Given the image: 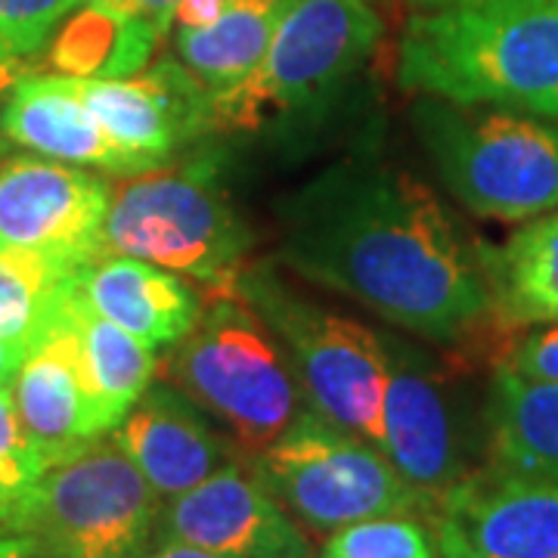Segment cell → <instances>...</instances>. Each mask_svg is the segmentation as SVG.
Masks as SVG:
<instances>
[{"label":"cell","mask_w":558,"mask_h":558,"mask_svg":"<svg viewBox=\"0 0 558 558\" xmlns=\"http://www.w3.org/2000/svg\"><path fill=\"white\" fill-rule=\"evenodd\" d=\"M487 252L428 183L369 156L326 168L279 205L282 267L438 348L506 329Z\"/></svg>","instance_id":"1"},{"label":"cell","mask_w":558,"mask_h":558,"mask_svg":"<svg viewBox=\"0 0 558 558\" xmlns=\"http://www.w3.org/2000/svg\"><path fill=\"white\" fill-rule=\"evenodd\" d=\"M398 84L558 121V0H478L407 22Z\"/></svg>","instance_id":"2"},{"label":"cell","mask_w":558,"mask_h":558,"mask_svg":"<svg viewBox=\"0 0 558 558\" xmlns=\"http://www.w3.org/2000/svg\"><path fill=\"white\" fill-rule=\"evenodd\" d=\"M252 230L230 199L215 153L112 183L102 258L124 255L199 282L202 299L240 295Z\"/></svg>","instance_id":"3"},{"label":"cell","mask_w":558,"mask_h":558,"mask_svg":"<svg viewBox=\"0 0 558 558\" xmlns=\"http://www.w3.org/2000/svg\"><path fill=\"white\" fill-rule=\"evenodd\" d=\"M159 369L218 422L245 462L307 410L282 341L242 295L202 299V317Z\"/></svg>","instance_id":"4"},{"label":"cell","mask_w":558,"mask_h":558,"mask_svg":"<svg viewBox=\"0 0 558 558\" xmlns=\"http://www.w3.org/2000/svg\"><path fill=\"white\" fill-rule=\"evenodd\" d=\"M413 131L444 190L472 215L502 223L558 208V121L422 97Z\"/></svg>","instance_id":"5"},{"label":"cell","mask_w":558,"mask_h":558,"mask_svg":"<svg viewBox=\"0 0 558 558\" xmlns=\"http://www.w3.org/2000/svg\"><path fill=\"white\" fill-rule=\"evenodd\" d=\"M379 40L381 20L366 0H299L279 22L264 60L236 84L211 90L215 131L258 134L319 116Z\"/></svg>","instance_id":"6"},{"label":"cell","mask_w":558,"mask_h":558,"mask_svg":"<svg viewBox=\"0 0 558 558\" xmlns=\"http://www.w3.org/2000/svg\"><path fill=\"white\" fill-rule=\"evenodd\" d=\"M236 292L282 341L307 407L381 450V332L307 299L274 260H252Z\"/></svg>","instance_id":"7"},{"label":"cell","mask_w":558,"mask_h":558,"mask_svg":"<svg viewBox=\"0 0 558 558\" xmlns=\"http://www.w3.org/2000/svg\"><path fill=\"white\" fill-rule=\"evenodd\" d=\"M248 469L301 527L319 534L385 515L428 519L435 512V502L403 478L376 444L332 425L311 407L282 438L248 459Z\"/></svg>","instance_id":"8"},{"label":"cell","mask_w":558,"mask_h":558,"mask_svg":"<svg viewBox=\"0 0 558 558\" xmlns=\"http://www.w3.org/2000/svg\"><path fill=\"white\" fill-rule=\"evenodd\" d=\"M159 515L153 484L102 438L32 484L20 543L35 558H146Z\"/></svg>","instance_id":"9"},{"label":"cell","mask_w":558,"mask_h":558,"mask_svg":"<svg viewBox=\"0 0 558 558\" xmlns=\"http://www.w3.org/2000/svg\"><path fill=\"white\" fill-rule=\"evenodd\" d=\"M385 400L381 453L403 478L432 499L469 475L457 403L459 369L398 332H381Z\"/></svg>","instance_id":"10"},{"label":"cell","mask_w":558,"mask_h":558,"mask_svg":"<svg viewBox=\"0 0 558 558\" xmlns=\"http://www.w3.org/2000/svg\"><path fill=\"white\" fill-rule=\"evenodd\" d=\"M112 183L78 165L10 159L0 165V252L25 255L62 277L102 258Z\"/></svg>","instance_id":"11"},{"label":"cell","mask_w":558,"mask_h":558,"mask_svg":"<svg viewBox=\"0 0 558 558\" xmlns=\"http://www.w3.org/2000/svg\"><path fill=\"white\" fill-rule=\"evenodd\" d=\"M440 556L558 558V484L494 465L469 472L428 515Z\"/></svg>","instance_id":"12"},{"label":"cell","mask_w":558,"mask_h":558,"mask_svg":"<svg viewBox=\"0 0 558 558\" xmlns=\"http://www.w3.org/2000/svg\"><path fill=\"white\" fill-rule=\"evenodd\" d=\"M84 102L124 153L153 171L215 131L211 87L180 60H161L137 78H81Z\"/></svg>","instance_id":"13"},{"label":"cell","mask_w":558,"mask_h":558,"mask_svg":"<svg viewBox=\"0 0 558 558\" xmlns=\"http://www.w3.org/2000/svg\"><path fill=\"white\" fill-rule=\"evenodd\" d=\"M227 558H307L311 539L255 472L233 462L161 502L159 534Z\"/></svg>","instance_id":"14"},{"label":"cell","mask_w":558,"mask_h":558,"mask_svg":"<svg viewBox=\"0 0 558 558\" xmlns=\"http://www.w3.org/2000/svg\"><path fill=\"white\" fill-rule=\"evenodd\" d=\"M109 438L153 484L161 502L242 462L233 440L218 432V422L171 381H153Z\"/></svg>","instance_id":"15"},{"label":"cell","mask_w":558,"mask_h":558,"mask_svg":"<svg viewBox=\"0 0 558 558\" xmlns=\"http://www.w3.org/2000/svg\"><path fill=\"white\" fill-rule=\"evenodd\" d=\"M0 128L13 146L38 153L44 159L100 168L116 178L146 171L102 131L84 102L81 78L75 75L25 72L0 106Z\"/></svg>","instance_id":"16"},{"label":"cell","mask_w":558,"mask_h":558,"mask_svg":"<svg viewBox=\"0 0 558 558\" xmlns=\"http://www.w3.org/2000/svg\"><path fill=\"white\" fill-rule=\"evenodd\" d=\"M10 391L22 432L44 472L84 453L90 444L109 438L81 381L72 341L57 323L38 348H32L28 357L22 360Z\"/></svg>","instance_id":"17"},{"label":"cell","mask_w":558,"mask_h":558,"mask_svg":"<svg viewBox=\"0 0 558 558\" xmlns=\"http://www.w3.org/2000/svg\"><path fill=\"white\" fill-rule=\"evenodd\" d=\"M78 277V274H75ZM75 277L62 289L53 323L72 341L81 381L94 403L106 435H112L121 418L134 410L146 388L156 381L159 360L156 348L121 329L119 323L102 317L90 301L81 295Z\"/></svg>","instance_id":"18"},{"label":"cell","mask_w":558,"mask_h":558,"mask_svg":"<svg viewBox=\"0 0 558 558\" xmlns=\"http://www.w3.org/2000/svg\"><path fill=\"white\" fill-rule=\"evenodd\" d=\"M81 295L149 348H171L202 317V292L159 264L124 255L94 260L78 277Z\"/></svg>","instance_id":"19"},{"label":"cell","mask_w":558,"mask_h":558,"mask_svg":"<svg viewBox=\"0 0 558 558\" xmlns=\"http://www.w3.org/2000/svg\"><path fill=\"white\" fill-rule=\"evenodd\" d=\"M487 465L558 484V381L499 363L484 400Z\"/></svg>","instance_id":"20"},{"label":"cell","mask_w":558,"mask_h":558,"mask_svg":"<svg viewBox=\"0 0 558 558\" xmlns=\"http://www.w3.org/2000/svg\"><path fill=\"white\" fill-rule=\"evenodd\" d=\"M494 307L506 329L558 326V208L487 252Z\"/></svg>","instance_id":"21"},{"label":"cell","mask_w":558,"mask_h":558,"mask_svg":"<svg viewBox=\"0 0 558 558\" xmlns=\"http://www.w3.org/2000/svg\"><path fill=\"white\" fill-rule=\"evenodd\" d=\"M299 0H223L205 28H178V57L196 78L220 90L245 78L267 53L282 16Z\"/></svg>","instance_id":"22"},{"label":"cell","mask_w":558,"mask_h":558,"mask_svg":"<svg viewBox=\"0 0 558 558\" xmlns=\"http://www.w3.org/2000/svg\"><path fill=\"white\" fill-rule=\"evenodd\" d=\"M159 40L149 22L90 3L50 44V62L75 78H131L143 72Z\"/></svg>","instance_id":"23"},{"label":"cell","mask_w":558,"mask_h":558,"mask_svg":"<svg viewBox=\"0 0 558 558\" xmlns=\"http://www.w3.org/2000/svg\"><path fill=\"white\" fill-rule=\"evenodd\" d=\"M69 279L35 258L0 252V339L38 348Z\"/></svg>","instance_id":"24"},{"label":"cell","mask_w":558,"mask_h":558,"mask_svg":"<svg viewBox=\"0 0 558 558\" xmlns=\"http://www.w3.org/2000/svg\"><path fill=\"white\" fill-rule=\"evenodd\" d=\"M323 558H438V543L413 515H385L336 531Z\"/></svg>","instance_id":"25"},{"label":"cell","mask_w":558,"mask_h":558,"mask_svg":"<svg viewBox=\"0 0 558 558\" xmlns=\"http://www.w3.org/2000/svg\"><path fill=\"white\" fill-rule=\"evenodd\" d=\"M78 0H0V60H32Z\"/></svg>","instance_id":"26"},{"label":"cell","mask_w":558,"mask_h":558,"mask_svg":"<svg viewBox=\"0 0 558 558\" xmlns=\"http://www.w3.org/2000/svg\"><path fill=\"white\" fill-rule=\"evenodd\" d=\"M0 475L22 490H28L44 475V465L22 432L13 391L7 385H0Z\"/></svg>","instance_id":"27"},{"label":"cell","mask_w":558,"mask_h":558,"mask_svg":"<svg viewBox=\"0 0 558 558\" xmlns=\"http://www.w3.org/2000/svg\"><path fill=\"white\" fill-rule=\"evenodd\" d=\"M502 363L521 376L558 381V326L537 329L521 341H512L502 354Z\"/></svg>","instance_id":"28"},{"label":"cell","mask_w":558,"mask_h":558,"mask_svg":"<svg viewBox=\"0 0 558 558\" xmlns=\"http://www.w3.org/2000/svg\"><path fill=\"white\" fill-rule=\"evenodd\" d=\"M32 490V487H28ZM28 490L13 487L0 475V539H20L28 509Z\"/></svg>","instance_id":"29"},{"label":"cell","mask_w":558,"mask_h":558,"mask_svg":"<svg viewBox=\"0 0 558 558\" xmlns=\"http://www.w3.org/2000/svg\"><path fill=\"white\" fill-rule=\"evenodd\" d=\"M102 3L119 10V13L149 22L153 28H159L161 38L174 25V7H178V0H102Z\"/></svg>","instance_id":"30"},{"label":"cell","mask_w":558,"mask_h":558,"mask_svg":"<svg viewBox=\"0 0 558 558\" xmlns=\"http://www.w3.org/2000/svg\"><path fill=\"white\" fill-rule=\"evenodd\" d=\"M223 0H178L174 7V25L178 28H205L218 20Z\"/></svg>","instance_id":"31"},{"label":"cell","mask_w":558,"mask_h":558,"mask_svg":"<svg viewBox=\"0 0 558 558\" xmlns=\"http://www.w3.org/2000/svg\"><path fill=\"white\" fill-rule=\"evenodd\" d=\"M146 558H227L211 553V549H202V546H193V543H183V539L174 537H156V546Z\"/></svg>","instance_id":"32"},{"label":"cell","mask_w":558,"mask_h":558,"mask_svg":"<svg viewBox=\"0 0 558 558\" xmlns=\"http://www.w3.org/2000/svg\"><path fill=\"white\" fill-rule=\"evenodd\" d=\"M25 72H28V62L25 60H0V106L7 100L10 87H13ZM7 149H10V140H7L3 128H0V159L7 156Z\"/></svg>","instance_id":"33"},{"label":"cell","mask_w":558,"mask_h":558,"mask_svg":"<svg viewBox=\"0 0 558 558\" xmlns=\"http://www.w3.org/2000/svg\"><path fill=\"white\" fill-rule=\"evenodd\" d=\"M25 357H28V348H22L16 341L0 339V385H7V388L13 385Z\"/></svg>","instance_id":"34"},{"label":"cell","mask_w":558,"mask_h":558,"mask_svg":"<svg viewBox=\"0 0 558 558\" xmlns=\"http://www.w3.org/2000/svg\"><path fill=\"white\" fill-rule=\"evenodd\" d=\"M0 558H35L25 553L20 539H0Z\"/></svg>","instance_id":"35"},{"label":"cell","mask_w":558,"mask_h":558,"mask_svg":"<svg viewBox=\"0 0 558 558\" xmlns=\"http://www.w3.org/2000/svg\"><path fill=\"white\" fill-rule=\"evenodd\" d=\"M416 7L435 10V7H457V3H478V0H413Z\"/></svg>","instance_id":"36"},{"label":"cell","mask_w":558,"mask_h":558,"mask_svg":"<svg viewBox=\"0 0 558 558\" xmlns=\"http://www.w3.org/2000/svg\"><path fill=\"white\" fill-rule=\"evenodd\" d=\"M90 3H102V0H78V3H75V10H81V7H90Z\"/></svg>","instance_id":"37"},{"label":"cell","mask_w":558,"mask_h":558,"mask_svg":"<svg viewBox=\"0 0 558 558\" xmlns=\"http://www.w3.org/2000/svg\"><path fill=\"white\" fill-rule=\"evenodd\" d=\"M438 558H453V556H440V553H438Z\"/></svg>","instance_id":"38"}]
</instances>
